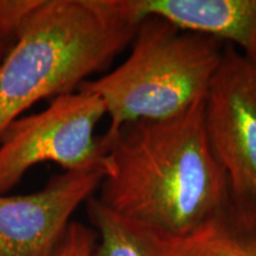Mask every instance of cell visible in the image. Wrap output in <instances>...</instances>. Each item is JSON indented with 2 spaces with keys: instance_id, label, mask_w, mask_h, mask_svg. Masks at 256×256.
Listing matches in <instances>:
<instances>
[{
  "instance_id": "8fae6325",
  "label": "cell",
  "mask_w": 256,
  "mask_h": 256,
  "mask_svg": "<svg viewBox=\"0 0 256 256\" xmlns=\"http://www.w3.org/2000/svg\"><path fill=\"white\" fill-rule=\"evenodd\" d=\"M95 232L78 222H70L54 256H94Z\"/></svg>"
},
{
  "instance_id": "277c9868",
  "label": "cell",
  "mask_w": 256,
  "mask_h": 256,
  "mask_svg": "<svg viewBox=\"0 0 256 256\" xmlns=\"http://www.w3.org/2000/svg\"><path fill=\"white\" fill-rule=\"evenodd\" d=\"M106 115L98 95L78 90L55 98L40 113L18 118L0 136V194L40 162L66 172L104 168L106 148L95 128Z\"/></svg>"
},
{
  "instance_id": "6da1fadb",
  "label": "cell",
  "mask_w": 256,
  "mask_h": 256,
  "mask_svg": "<svg viewBox=\"0 0 256 256\" xmlns=\"http://www.w3.org/2000/svg\"><path fill=\"white\" fill-rule=\"evenodd\" d=\"M106 150L98 200L168 238L194 232L232 196L206 132L204 98L176 116L126 124Z\"/></svg>"
},
{
  "instance_id": "3957f363",
  "label": "cell",
  "mask_w": 256,
  "mask_h": 256,
  "mask_svg": "<svg viewBox=\"0 0 256 256\" xmlns=\"http://www.w3.org/2000/svg\"><path fill=\"white\" fill-rule=\"evenodd\" d=\"M130 46V55L113 72L78 88L98 95L104 106L110 118L101 136L104 148L126 124L176 116L203 100L224 48L156 17L140 22Z\"/></svg>"
},
{
  "instance_id": "ba28073f",
  "label": "cell",
  "mask_w": 256,
  "mask_h": 256,
  "mask_svg": "<svg viewBox=\"0 0 256 256\" xmlns=\"http://www.w3.org/2000/svg\"><path fill=\"white\" fill-rule=\"evenodd\" d=\"M170 256H256V203L230 196L200 228L168 238Z\"/></svg>"
},
{
  "instance_id": "7c38bea8",
  "label": "cell",
  "mask_w": 256,
  "mask_h": 256,
  "mask_svg": "<svg viewBox=\"0 0 256 256\" xmlns=\"http://www.w3.org/2000/svg\"><path fill=\"white\" fill-rule=\"evenodd\" d=\"M252 62H254V64H255V66H256V56H255V58L254 60H252Z\"/></svg>"
},
{
  "instance_id": "30bf717a",
  "label": "cell",
  "mask_w": 256,
  "mask_h": 256,
  "mask_svg": "<svg viewBox=\"0 0 256 256\" xmlns=\"http://www.w3.org/2000/svg\"><path fill=\"white\" fill-rule=\"evenodd\" d=\"M38 0H0V60L12 46L24 19Z\"/></svg>"
},
{
  "instance_id": "52a82bcc",
  "label": "cell",
  "mask_w": 256,
  "mask_h": 256,
  "mask_svg": "<svg viewBox=\"0 0 256 256\" xmlns=\"http://www.w3.org/2000/svg\"><path fill=\"white\" fill-rule=\"evenodd\" d=\"M122 14L139 24L156 17L182 30L256 56V0H118Z\"/></svg>"
},
{
  "instance_id": "9c48e42d",
  "label": "cell",
  "mask_w": 256,
  "mask_h": 256,
  "mask_svg": "<svg viewBox=\"0 0 256 256\" xmlns=\"http://www.w3.org/2000/svg\"><path fill=\"white\" fill-rule=\"evenodd\" d=\"M87 208L100 238L94 256H170L168 236L115 212L98 197L89 198Z\"/></svg>"
},
{
  "instance_id": "5b68a950",
  "label": "cell",
  "mask_w": 256,
  "mask_h": 256,
  "mask_svg": "<svg viewBox=\"0 0 256 256\" xmlns=\"http://www.w3.org/2000/svg\"><path fill=\"white\" fill-rule=\"evenodd\" d=\"M204 124L232 197L256 203V66L232 46L204 98Z\"/></svg>"
},
{
  "instance_id": "7a4b0ae2",
  "label": "cell",
  "mask_w": 256,
  "mask_h": 256,
  "mask_svg": "<svg viewBox=\"0 0 256 256\" xmlns=\"http://www.w3.org/2000/svg\"><path fill=\"white\" fill-rule=\"evenodd\" d=\"M116 0H38L0 60V136L44 98L78 90L132 43Z\"/></svg>"
},
{
  "instance_id": "8992f818",
  "label": "cell",
  "mask_w": 256,
  "mask_h": 256,
  "mask_svg": "<svg viewBox=\"0 0 256 256\" xmlns=\"http://www.w3.org/2000/svg\"><path fill=\"white\" fill-rule=\"evenodd\" d=\"M104 177V168L64 172L34 194H0V256H54L70 217Z\"/></svg>"
}]
</instances>
